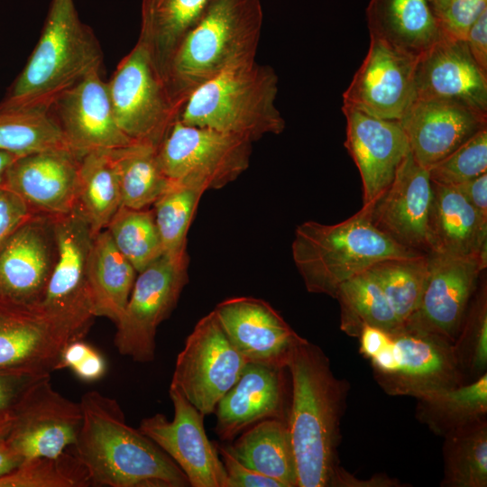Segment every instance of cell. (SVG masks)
<instances>
[{
	"mask_svg": "<svg viewBox=\"0 0 487 487\" xmlns=\"http://www.w3.org/2000/svg\"><path fill=\"white\" fill-rule=\"evenodd\" d=\"M291 395L287 426L297 470V487H334L337 448L348 382L333 372L323 350L305 338L287 361Z\"/></svg>",
	"mask_w": 487,
	"mask_h": 487,
	"instance_id": "cell-1",
	"label": "cell"
},
{
	"mask_svg": "<svg viewBox=\"0 0 487 487\" xmlns=\"http://www.w3.org/2000/svg\"><path fill=\"white\" fill-rule=\"evenodd\" d=\"M82 422L71 452L87 470L91 485L188 487L179 465L154 442L126 423L113 398L97 391L80 399Z\"/></svg>",
	"mask_w": 487,
	"mask_h": 487,
	"instance_id": "cell-2",
	"label": "cell"
},
{
	"mask_svg": "<svg viewBox=\"0 0 487 487\" xmlns=\"http://www.w3.org/2000/svg\"><path fill=\"white\" fill-rule=\"evenodd\" d=\"M263 22L260 0H214L184 38L165 71L180 109L206 82L255 60Z\"/></svg>",
	"mask_w": 487,
	"mask_h": 487,
	"instance_id": "cell-3",
	"label": "cell"
},
{
	"mask_svg": "<svg viewBox=\"0 0 487 487\" xmlns=\"http://www.w3.org/2000/svg\"><path fill=\"white\" fill-rule=\"evenodd\" d=\"M103 53L73 0H51L39 41L0 110H49L57 98L95 69Z\"/></svg>",
	"mask_w": 487,
	"mask_h": 487,
	"instance_id": "cell-4",
	"label": "cell"
},
{
	"mask_svg": "<svg viewBox=\"0 0 487 487\" xmlns=\"http://www.w3.org/2000/svg\"><path fill=\"white\" fill-rule=\"evenodd\" d=\"M291 250L308 291L334 299L343 282L379 262L425 254L399 244L377 229L369 204L335 225L315 221L299 225Z\"/></svg>",
	"mask_w": 487,
	"mask_h": 487,
	"instance_id": "cell-5",
	"label": "cell"
},
{
	"mask_svg": "<svg viewBox=\"0 0 487 487\" xmlns=\"http://www.w3.org/2000/svg\"><path fill=\"white\" fill-rule=\"evenodd\" d=\"M278 82L273 68L256 61L229 70L198 87L178 119L253 142L265 134H280L286 124L276 106Z\"/></svg>",
	"mask_w": 487,
	"mask_h": 487,
	"instance_id": "cell-6",
	"label": "cell"
},
{
	"mask_svg": "<svg viewBox=\"0 0 487 487\" xmlns=\"http://www.w3.org/2000/svg\"><path fill=\"white\" fill-rule=\"evenodd\" d=\"M116 123L133 142L158 148L180 109L147 51L136 42L106 82Z\"/></svg>",
	"mask_w": 487,
	"mask_h": 487,
	"instance_id": "cell-7",
	"label": "cell"
},
{
	"mask_svg": "<svg viewBox=\"0 0 487 487\" xmlns=\"http://www.w3.org/2000/svg\"><path fill=\"white\" fill-rule=\"evenodd\" d=\"M253 142L179 119L156 151L160 167L171 180H189L207 190L235 180L250 164Z\"/></svg>",
	"mask_w": 487,
	"mask_h": 487,
	"instance_id": "cell-8",
	"label": "cell"
},
{
	"mask_svg": "<svg viewBox=\"0 0 487 487\" xmlns=\"http://www.w3.org/2000/svg\"><path fill=\"white\" fill-rule=\"evenodd\" d=\"M188 257L163 253L137 273L128 302L116 322L114 343L120 354L138 363L155 355L157 328L179 299L188 282Z\"/></svg>",
	"mask_w": 487,
	"mask_h": 487,
	"instance_id": "cell-9",
	"label": "cell"
},
{
	"mask_svg": "<svg viewBox=\"0 0 487 487\" xmlns=\"http://www.w3.org/2000/svg\"><path fill=\"white\" fill-rule=\"evenodd\" d=\"M247 363L212 310L187 336L177 356L170 387L179 391L202 414L209 415L237 382Z\"/></svg>",
	"mask_w": 487,
	"mask_h": 487,
	"instance_id": "cell-10",
	"label": "cell"
},
{
	"mask_svg": "<svg viewBox=\"0 0 487 487\" xmlns=\"http://www.w3.org/2000/svg\"><path fill=\"white\" fill-rule=\"evenodd\" d=\"M56 258L37 304L46 313L90 328L94 316L88 292V262L94 234L77 209L51 216Z\"/></svg>",
	"mask_w": 487,
	"mask_h": 487,
	"instance_id": "cell-11",
	"label": "cell"
},
{
	"mask_svg": "<svg viewBox=\"0 0 487 487\" xmlns=\"http://www.w3.org/2000/svg\"><path fill=\"white\" fill-rule=\"evenodd\" d=\"M89 328L55 317L37 305L0 300V370L51 374L64 347Z\"/></svg>",
	"mask_w": 487,
	"mask_h": 487,
	"instance_id": "cell-12",
	"label": "cell"
},
{
	"mask_svg": "<svg viewBox=\"0 0 487 487\" xmlns=\"http://www.w3.org/2000/svg\"><path fill=\"white\" fill-rule=\"evenodd\" d=\"M12 409L14 420L6 440L24 460L58 456L76 442L80 403L54 390L50 375L31 384Z\"/></svg>",
	"mask_w": 487,
	"mask_h": 487,
	"instance_id": "cell-13",
	"label": "cell"
},
{
	"mask_svg": "<svg viewBox=\"0 0 487 487\" xmlns=\"http://www.w3.org/2000/svg\"><path fill=\"white\" fill-rule=\"evenodd\" d=\"M174 417L161 413L142 418L138 429L165 452L193 487H226L227 475L216 442L208 439L204 417L181 393L170 387Z\"/></svg>",
	"mask_w": 487,
	"mask_h": 487,
	"instance_id": "cell-14",
	"label": "cell"
},
{
	"mask_svg": "<svg viewBox=\"0 0 487 487\" xmlns=\"http://www.w3.org/2000/svg\"><path fill=\"white\" fill-rule=\"evenodd\" d=\"M428 274L416 311L403 327L454 343L487 262L478 258L427 254Z\"/></svg>",
	"mask_w": 487,
	"mask_h": 487,
	"instance_id": "cell-15",
	"label": "cell"
},
{
	"mask_svg": "<svg viewBox=\"0 0 487 487\" xmlns=\"http://www.w3.org/2000/svg\"><path fill=\"white\" fill-rule=\"evenodd\" d=\"M361 66L343 94V106L400 121L414 99L417 59L370 37Z\"/></svg>",
	"mask_w": 487,
	"mask_h": 487,
	"instance_id": "cell-16",
	"label": "cell"
},
{
	"mask_svg": "<svg viewBox=\"0 0 487 487\" xmlns=\"http://www.w3.org/2000/svg\"><path fill=\"white\" fill-rule=\"evenodd\" d=\"M432 198L433 188L428 170L421 166L409 152L391 185L368 203L372 222L399 244L430 254Z\"/></svg>",
	"mask_w": 487,
	"mask_h": 487,
	"instance_id": "cell-17",
	"label": "cell"
},
{
	"mask_svg": "<svg viewBox=\"0 0 487 487\" xmlns=\"http://www.w3.org/2000/svg\"><path fill=\"white\" fill-rule=\"evenodd\" d=\"M69 147L78 155L133 144L118 126L101 68L60 95L49 109Z\"/></svg>",
	"mask_w": 487,
	"mask_h": 487,
	"instance_id": "cell-18",
	"label": "cell"
},
{
	"mask_svg": "<svg viewBox=\"0 0 487 487\" xmlns=\"http://www.w3.org/2000/svg\"><path fill=\"white\" fill-rule=\"evenodd\" d=\"M391 335L396 367L391 373L375 379L387 394L417 399L466 382L452 343L436 335L403 326Z\"/></svg>",
	"mask_w": 487,
	"mask_h": 487,
	"instance_id": "cell-19",
	"label": "cell"
},
{
	"mask_svg": "<svg viewBox=\"0 0 487 487\" xmlns=\"http://www.w3.org/2000/svg\"><path fill=\"white\" fill-rule=\"evenodd\" d=\"M56 258L51 216L35 214L0 247V300L37 305Z\"/></svg>",
	"mask_w": 487,
	"mask_h": 487,
	"instance_id": "cell-20",
	"label": "cell"
},
{
	"mask_svg": "<svg viewBox=\"0 0 487 487\" xmlns=\"http://www.w3.org/2000/svg\"><path fill=\"white\" fill-rule=\"evenodd\" d=\"M214 311L227 337L248 363L286 368L299 335L266 301L234 297L218 303Z\"/></svg>",
	"mask_w": 487,
	"mask_h": 487,
	"instance_id": "cell-21",
	"label": "cell"
},
{
	"mask_svg": "<svg viewBox=\"0 0 487 487\" xmlns=\"http://www.w3.org/2000/svg\"><path fill=\"white\" fill-rule=\"evenodd\" d=\"M342 111L346 120L345 146L358 168L365 205L391 185L410 147L400 121L344 106Z\"/></svg>",
	"mask_w": 487,
	"mask_h": 487,
	"instance_id": "cell-22",
	"label": "cell"
},
{
	"mask_svg": "<svg viewBox=\"0 0 487 487\" xmlns=\"http://www.w3.org/2000/svg\"><path fill=\"white\" fill-rule=\"evenodd\" d=\"M415 98L451 100L487 114V73L464 40L445 33L417 59Z\"/></svg>",
	"mask_w": 487,
	"mask_h": 487,
	"instance_id": "cell-23",
	"label": "cell"
},
{
	"mask_svg": "<svg viewBox=\"0 0 487 487\" xmlns=\"http://www.w3.org/2000/svg\"><path fill=\"white\" fill-rule=\"evenodd\" d=\"M80 157L69 148L22 155L7 170L4 185L35 214L69 213L77 201Z\"/></svg>",
	"mask_w": 487,
	"mask_h": 487,
	"instance_id": "cell-24",
	"label": "cell"
},
{
	"mask_svg": "<svg viewBox=\"0 0 487 487\" xmlns=\"http://www.w3.org/2000/svg\"><path fill=\"white\" fill-rule=\"evenodd\" d=\"M400 122L414 159L428 169L487 128V114L451 100L415 98Z\"/></svg>",
	"mask_w": 487,
	"mask_h": 487,
	"instance_id": "cell-25",
	"label": "cell"
},
{
	"mask_svg": "<svg viewBox=\"0 0 487 487\" xmlns=\"http://www.w3.org/2000/svg\"><path fill=\"white\" fill-rule=\"evenodd\" d=\"M284 367L247 363L237 382L218 401L215 432L232 442L253 425L267 419L287 421L289 402Z\"/></svg>",
	"mask_w": 487,
	"mask_h": 487,
	"instance_id": "cell-26",
	"label": "cell"
},
{
	"mask_svg": "<svg viewBox=\"0 0 487 487\" xmlns=\"http://www.w3.org/2000/svg\"><path fill=\"white\" fill-rule=\"evenodd\" d=\"M432 188L431 253L487 262V217L455 187L432 182Z\"/></svg>",
	"mask_w": 487,
	"mask_h": 487,
	"instance_id": "cell-27",
	"label": "cell"
},
{
	"mask_svg": "<svg viewBox=\"0 0 487 487\" xmlns=\"http://www.w3.org/2000/svg\"><path fill=\"white\" fill-rule=\"evenodd\" d=\"M366 19L370 37L415 58L445 35L429 0H370Z\"/></svg>",
	"mask_w": 487,
	"mask_h": 487,
	"instance_id": "cell-28",
	"label": "cell"
},
{
	"mask_svg": "<svg viewBox=\"0 0 487 487\" xmlns=\"http://www.w3.org/2000/svg\"><path fill=\"white\" fill-rule=\"evenodd\" d=\"M213 1L142 0L137 43L147 51L163 78L174 52Z\"/></svg>",
	"mask_w": 487,
	"mask_h": 487,
	"instance_id": "cell-29",
	"label": "cell"
},
{
	"mask_svg": "<svg viewBox=\"0 0 487 487\" xmlns=\"http://www.w3.org/2000/svg\"><path fill=\"white\" fill-rule=\"evenodd\" d=\"M137 271L104 229L95 234L88 262V292L93 316L115 324L128 302Z\"/></svg>",
	"mask_w": 487,
	"mask_h": 487,
	"instance_id": "cell-30",
	"label": "cell"
},
{
	"mask_svg": "<svg viewBox=\"0 0 487 487\" xmlns=\"http://www.w3.org/2000/svg\"><path fill=\"white\" fill-rule=\"evenodd\" d=\"M234 440L225 446L243 464L280 482L284 487H297L296 463L287 421L262 420Z\"/></svg>",
	"mask_w": 487,
	"mask_h": 487,
	"instance_id": "cell-31",
	"label": "cell"
},
{
	"mask_svg": "<svg viewBox=\"0 0 487 487\" xmlns=\"http://www.w3.org/2000/svg\"><path fill=\"white\" fill-rule=\"evenodd\" d=\"M417 400L418 420L434 434L444 436L486 418L487 372L470 382L425 393Z\"/></svg>",
	"mask_w": 487,
	"mask_h": 487,
	"instance_id": "cell-32",
	"label": "cell"
},
{
	"mask_svg": "<svg viewBox=\"0 0 487 487\" xmlns=\"http://www.w3.org/2000/svg\"><path fill=\"white\" fill-rule=\"evenodd\" d=\"M340 307V329L351 337L366 326L394 334L402 327L381 285L369 271L343 282L335 294Z\"/></svg>",
	"mask_w": 487,
	"mask_h": 487,
	"instance_id": "cell-33",
	"label": "cell"
},
{
	"mask_svg": "<svg viewBox=\"0 0 487 487\" xmlns=\"http://www.w3.org/2000/svg\"><path fill=\"white\" fill-rule=\"evenodd\" d=\"M121 207V190L110 150L80 157L75 208L87 219L95 234L108 225Z\"/></svg>",
	"mask_w": 487,
	"mask_h": 487,
	"instance_id": "cell-34",
	"label": "cell"
},
{
	"mask_svg": "<svg viewBox=\"0 0 487 487\" xmlns=\"http://www.w3.org/2000/svg\"><path fill=\"white\" fill-rule=\"evenodd\" d=\"M156 151L141 143L110 150L119 179L121 206L147 208L169 188L171 179L162 172Z\"/></svg>",
	"mask_w": 487,
	"mask_h": 487,
	"instance_id": "cell-35",
	"label": "cell"
},
{
	"mask_svg": "<svg viewBox=\"0 0 487 487\" xmlns=\"http://www.w3.org/2000/svg\"><path fill=\"white\" fill-rule=\"evenodd\" d=\"M443 487L487 486V419L481 418L443 436Z\"/></svg>",
	"mask_w": 487,
	"mask_h": 487,
	"instance_id": "cell-36",
	"label": "cell"
},
{
	"mask_svg": "<svg viewBox=\"0 0 487 487\" xmlns=\"http://www.w3.org/2000/svg\"><path fill=\"white\" fill-rule=\"evenodd\" d=\"M205 191L203 186L193 181L171 180L169 188L153 203L154 218L165 254H188V231Z\"/></svg>",
	"mask_w": 487,
	"mask_h": 487,
	"instance_id": "cell-37",
	"label": "cell"
},
{
	"mask_svg": "<svg viewBox=\"0 0 487 487\" xmlns=\"http://www.w3.org/2000/svg\"><path fill=\"white\" fill-rule=\"evenodd\" d=\"M58 148L70 149L49 110H0V151L25 155Z\"/></svg>",
	"mask_w": 487,
	"mask_h": 487,
	"instance_id": "cell-38",
	"label": "cell"
},
{
	"mask_svg": "<svg viewBox=\"0 0 487 487\" xmlns=\"http://www.w3.org/2000/svg\"><path fill=\"white\" fill-rule=\"evenodd\" d=\"M106 229L137 273L164 253L152 209L121 206Z\"/></svg>",
	"mask_w": 487,
	"mask_h": 487,
	"instance_id": "cell-39",
	"label": "cell"
},
{
	"mask_svg": "<svg viewBox=\"0 0 487 487\" xmlns=\"http://www.w3.org/2000/svg\"><path fill=\"white\" fill-rule=\"evenodd\" d=\"M369 271L378 280L403 326L420 302L428 274L427 254L384 260L373 264Z\"/></svg>",
	"mask_w": 487,
	"mask_h": 487,
	"instance_id": "cell-40",
	"label": "cell"
},
{
	"mask_svg": "<svg viewBox=\"0 0 487 487\" xmlns=\"http://www.w3.org/2000/svg\"><path fill=\"white\" fill-rule=\"evenodd\" d=\"M88 473L71 450L61 455L24 460L12 472L0 477V487H87Z\"/></svg>",
	"mask_w": 487,
	"mask_h": 487,
	"instance_id": "cell-41",
	"label": "cell"
},
{
	"mask_svg": "<svg viewBox=\"0 0 487 487\" xmlns=\"http://www.w3.org/2000/svg\"><path fill=\"white\" fill-rule=\"evenodd\" d=\"M457 364L465 380L487 371V286L481 276L459 333L452 344Z\"/></svg>",
	"mask_w": 487,
	"mask_h": 487,
	"instance_id": "cell-42",
	"label": "cell"
},
{
	"mask_svg": "<svg viewBox=\"0 0 487 487\" xmlns=\"http://www.w3.org/2000/svg\"><path fill=\"white\" fill-rule=\"evenodd\" d=\"M427 170L432 182L451 187L487 173V128Z\"/></svg>",
	"mask_w": 487,
	"mask_h": 487,
	"instance_id": "cell-43",
	"label": "cell"
},
{
	"mask_svg": "<svg viewBox=\"0 0 487 487\" xmlns=\"http://www.w3.org/2000/svg\"><path fill=\"white\" fill-rule=\"evenodd\" d=\"M70 369L83 381L93 382L103 378L106 372L104 356L83 339L69 343L62 350L57 370Z\"/></svg>",
	"mask_w": 487,
	"mask_h": 487,
	"instance_id": "cell-44",
	"label": "cell"
},
{
	"mask_svg": "<svg viewBox=\"0 0 487 487\" xmlns=\"http://www.w3.org/2000/svg\"><path fill=\"white\" fill-rule=\"evenodd\" d=\"M485 9L487 0H452L438 19L446 34L464 40L471 25Z\"/></svg>",
	"mask_w": 487,
	"mask_h": 487,
	"instance_id": "cell-45",
	"label": "cell"
},
{
	"mask_svg": "<svg viewBox=\"0 0 487 487\" xmlns=\"http://www.w3.org/2000/svg\"><path fill=\"white\" fill-rule=\"evenodd\" d=\"M35 213L15 192L0 186V247Z\"/></svg>",
	"mask_w": 487,
	"mask_h": 487,
	"instance_id": "cell-46",
	"label": "cell"
},
{
	"mask_svg": "<svg viewBox=\"0 0 487 487\" xmlns=\"http://www.w3.org/2000/svg\"><path fill=\"white\" fill-rule=\"evenodd\" d=\"M216 447L226 472V487H284L280 482L243 464L225 445L216 443Z\"/></svg>",
	"mask_w": 487,
	"mask_h": 487,
	"instance_id": "cell-47",
	"label": "cell"
},
{
	"mask_svg": "<svg viewBox=\"0 0 487 487\" xmlns=\"http://www.w3.org/2000/svg\"><path fill=\"white\" fill-rule=\"evenodd\" d=\"M48 375L0 370V409H12L31 384Z\"/></svg>",
	"mask_w": 487,
	"mask_h": 487,
	"instance_id": "cell-48",
	"label": "cell"
},
{
	"mask_svg": "<svg viewBox=\"0 0 487 487\" xmlns=\"http://www.w3.org/2000/svg\"><path fill=\"white\" fill-rule=\"evenodd\" d=\"M464 41L474 61L487 73V9L471 25Z\"/></svg>",
	"mask_w": 487,
	"mask_h": 487,
	"instance_id": "cell-49",
	"label": "cell"
},
{
	"mask_svg": "<svg viewBox=\"0 0 487 487\" xmlns=\"http://www.w3.org/2000/svg\"><path fill=\"white\" fill-rule=\"evenodd\" d=\"M483 216L487 217V173L455 187Z\"/></svg>",
	"mask_w": 487,
	"mask_h": 487,
	"instance_id": "cell-50",
	"label": "cell"
},
{
	"mask_svg": "<svg viewBox=\"0 0 487 487\" xmlns=\"http://www.w3.org/2000/svg\"><path fill=\"white\" fill-rule=\"evenodd\" d=\"M358 339L360 354L370 360L390 342L391 334L380 328L366 326L363 328Z\"/></svg>",
	"mask_w": 487,
	"mask_h": 487,
	"instance_id": "cell-51",
	"label": "cell"
},
{
	"mask_svg": "<svg viewBox=\"0 0 487 487\" xmlns=\"http://www.w3.org/2000/svg\"><path fill=\"white\" fill-rule=\"evenodd\" d=\"M404 486L395 478L375 476L370 480H361L341 467L335 477L334 487H399Z\"/></svg>",
	"mask_w": 487,
	"mask_h": 487,
	"instance_id": "cell-52",
	"label": "cell"
},
{
	"mask_svg": "<svg viewBox=\"0 0 487 487\" xmlns=\"http://www.w3.org/2000/svg\"><path fill=\"white\" fill-rule=\"evenodd\" d=\"M23 461L6 439L0 441V477L14 470Z\"/></svg>",
	"mask_w": 487,
	"mask_h": 487,
	"instance_id": "cell-53",
	"label": "cell"
},
{
	"mask_svg": "<svg viewBox=\"0 0 487 487\" xmlns=\"http://www.w3.org/2000/svg\"><path fill=\"white\" fill-rule=\"evenodd\" d=\"M14 413L13 409H0V441L5 440L14 425Z\"/></svg>",
	"mask_w": 487,
	"mask_h": 487,
	"instance_id": "cell-54",
	"label": "cell"
},
{
	"mask_svg": "<svg viewBox=\"0 0 487 487\" xmlns=\"http://www.w3.org/2000/svg\"><path fill=\"white\" fill-rule=\"evenodd\" d=\"M22 155L0 151V186L5 183V177L9 167Z\"/></svg>",
	"mask_w": 487,
	"mask_h": 487,
	"instance_id": "cell-55",
	"label": "cell"
},
{
	"mask_svg": "<svg viewBox=\"0 0 487 487\" xmlns=\"http://www.w3.org/2000/svg\"><path fill=\"white\" fill-rule=\"evenodd\" d=\"M437 17L447 8L452 0H429Z\"/></svg>",
	"mask_w": 487,
	"mask_h": 487,
	"instance_id": "cell-56",
	"label": "cell"
}]
</instances>
